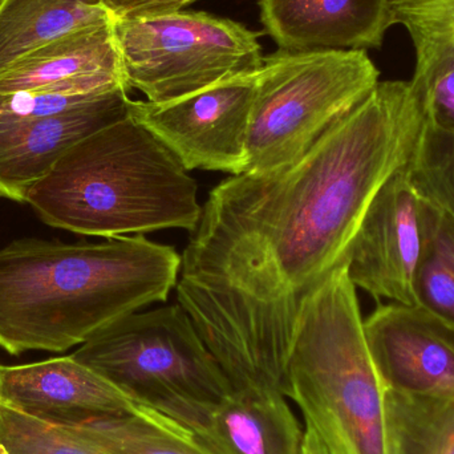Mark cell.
Listing matches in <instances>:
<instances>
[{
	"instance_id": "cell-17",
	"label": "cell",
	"mask_w": 454,
	"mask_h": 454,
	"mask_svg": "<svg viewBox=\"0 0 454 454\" xmlns=\"http://www.w3.org/2000/svg\"><path fill=\"white\" fill-rule=\"evenodd\" d=\"M114 21L103 0H4L0 8V74L48 43Z\"/></svg>"
},
{
	"instance_id": "cell-2",
	"label": "cell",
	"mask_w": 454,
	"mask_h": 454,
	"mask_svg": "<svg viewBox=\"0 0 454 454\" xmlns=\"http://www.w3.org/2000/svg\"><path fill=\"white\" fill-rule=\"evenodd\" d=\"M181 255L144 235L100 243L26 238L0 248V348L12 356L82 346L177 286Z\"/></svg>"
},
{
	"instance_id": "cell-22",
	"label": "cell",
	"mask_w": 454,
	"mask_h": 454,
	"mask_svg": "<svg viewBox=\"0 0 454 454\" xmlns=\"http://www.w3.org/2000/svg\"><path fill=\"white\" fill-rule=\"evenodd\" d=\"M411 80L420 88L427 122L454 137V50L416 60Z\"/></svg>"
},
{
	"instance_id": "cell-9",
	"label": "cell",
	"mask_w": 454,
	"mask_h": 454,
	"mask_svg": "<svg viewBox=\"0 0 454 454\" xmlns=\"http://www.w3.org/2000/svg\"><path fill=\"white\" fill-rule=\"evenodd\" d=\"M420 193L411 161L373 197L347 253L355 287L391 303L416 304V274L423 250Z\"/></svg>"
},
{
	"instance_id": "cell-14",
	"label": "cell",
	"mask_w": 454,
	"mask_h": 454,
	"mask_svg": "<svg viewBox=\"0 0 454 454\" xmlns=\"http://www.w3.org/2000/svg\"><path fill=\"white\" fill-rule=\"evenodd\" d=\"M112 26L74 32L21 56L0 74V93L60 90L103 95L128 90Z\"/></svg>"
},
{
	"instance_id": "cell-20",
	"label": "cell",
	"mask_w": 454,
	"mask_h": 454,
	"mask_svg": "<svg viewBox=\"0 0 454 454\" xmlns=\"http://www.w3.org/2000/svg\"><path fill=\"white\" fill-rule=\"evenodd\" d=\"M0 454H108L69 427L47 423L0 403Z\"/></svg>"
},
{
	"instance_id": "cell-16",
	"label": "cell",
	"mask_w": 454,
	"mask_h": 454,
	"mask_svg": "<svg viewBox=\"0 0 454 454\" xmlns=\"http://www.w3.org/2000/svg\"><path fill=\"white\" fill-rule=\"evenodd\" d=\"M215 454H301L304 431L278 389H232L196 434Z\"/></svg>"
},
{
	"instance_id": "cell-8",
	"label": "cell",
	"mask_w": 454,
	"mask_h": 454,
	"mask_svg": "<svg viewBox=\"0 0 454 454\" xmlns=\"http://www.w3.org/2000/svg\"><path fill=\"white\" fill-rule=\"evenodd\" d=\"M258 72L165 103L129 101V116L186 168L242 175Z\"/></svg>"
},
{
	"instance_id": "cell-24",
	"label": "cell",
	"mask_w": 454,
	"mask_h": 454,
	"mask_svg": "<svg viewBox=\"0 0 454 454\" xmlns=\"http://www.w3.org/2000/svg\"><path fill=\"white\" fill-rule=\"evenodd\" d=\"M427 130H428L429 136H431L432 141L436 146L437 153H439L442 167H444L445 173H447L454 197V137L439 132V130L432 128L428 122H427Z\"/></svg>"
},
{
	"instance_id": "cell-26",
	"label": "cell",
	"mask_w": 454,
	"mask_h": 454,
	"mask_svg": "<svg viewBox=\"0 0 454 454\" xmlns=\"http://www.w3.org/2000/svg\"><path fill=\"white\" fill-rule=\"evenodd\" d=\"M3 3H4V0H0V8H2Z\"/></svg>"
},
{
	"instance_id": "cell-18",
	"label": "cell",
	"mask_w": 454,
	"mask_h": 454,
	"mask_svg": "<svg viewBox=\"0 0 454 454\" xmlns=\"http://www.w3.org/2000/svg\"><path fill=\"white\" fill-rule=\"evenodd\" d=\"M69 428L108 454H215L193 431L143 405Z\"/></svg>"
},
{
	"instance_id": "cell-3",
	"label": "cell",
	"mask_w": 454,
	"mask_h": 454,
	"mask_svg": "<svg viewBox=\"0 0 454 454\" xmlns=\"http://www.w3.org/2000/svg\"><path fill=\"white\" fill-rule=\"evenodd\" d=\"M27 204L45 225L106 239L192 232L202 215L197 181L129 114L72 146Z\"/></svg>"
},
{
	"instance_id": "cell-23",
	"label": "cell",
	"mask_w": 454,
	"mask_h": 454,
	"mask_svg": "<svg viewBox=\"0 0 454 454\" xmlns=\"http://www.w3.org/2000/svg\"><path fill=\"white\" fill-rule=\"evenodd\" d=\"M114 18H140L178 12L197 0H103Z\"/></svg>"
},
{
	"instance_id": "cell-12",
	"label": "cell",
	"mask_w": 454,
	"mask_h": 454,
	"mask_svg": "<svg viewBox=\"0 0 454 454\" xmlns=\"http://www.w3.org/2000/svg\"><path fill=\"white\" fill-rule=\"evenodd\" d=\"M0 403L56 426L74 427L137 405L72 355L21 365L0 364Z\"/></svg>"
},
{
	"instance_id": "cell-25",
	"label": "cell",
	"mask_w": 454,
	"mask_h": 454,
	"mask_svg": "<svg viewBox=\"0 0 454 454\" xmlns=\"http://www.w3.org/2000/svg\"><path fill=\"white\" fill-rule=\"evenodd\" d=\"M301 454H330L319 437L309 428H304V444Z\"/></svg>"
},
{
	"instance_id": "cell-21",
	"label": "cell",
	"mask_w": 454,
	"mask_h": 454,
	"mask_svg": "<svg viewBox=\"0 0 454 454\" xmlns=\"http://www.w3.org/2000/svg\"><path fill=\"white\" fill-rule=\"evenodd\" d=\"M389 16L407 29L416 60L454 50V0H389Z\"/></svg>"
},
{
	"instance_id": "cell-10",
	"label": "cell",
	"mask_w": 454,
	"mask_h": 454,
	"mask_svg": "<svg viewBox=\"0 0 454 454\" xmlns=\"http://www.w3.org/2000/svg\"><path fill=\"white\" fill-rule=\"evenodd\" d=\"M387 392L454 400V327L419 304H381L364 320Z\"/></svg>"
},
{
	"instance_id": "cell-5",
	"label": "cell",
	"mask_w": 454,
	"mask_h": 454,
	"mask_svg": "<svg viewBox=\"0 0 454 454\" xmlns=\"http://www.w3.org/2000/svg\"><path fill=\"white\" fill-rule=\"evenodd\" d=\"M136 405L151 408L199 434L231 384L178 304L133 312L72 354Z\"/></svg>"
},
{
	"instance_id": "cell-1",
	"label": "cell",
	"mask_w": 454,
	"mask_h": 454,
	"mask_svg": "<svg viewBox=\"0 0 454 454\" xmlns=\"http://www.w3.org/2000/svg\"><path fill=\"white\" fill-rule=\"evenodd\" d=\"M426 121L415 82H379L290 167L231 176L210 192L176 291L232 389L282 392L304 301L346 262Z\"/></svg>"
},
{
	"instance_id": "cell-7",
	"label": "cell",
	"mask_w": 454,
	"mask_h": 454,
	"mask_svg": "<svg viewBox=\"0 0 454 454\" xmlns=\"http://www.w3.org/2000/svg\"><path fill=\"white\" fill-rule=\"evenodd\" d=\"M112 29L125 85L152 103L256 74L263 63L261 34L207 12L114 18Z\"/></svg>"
},
{
	"instance_id": "cell-19",
	"label": "cell",
	"mask_w": 454,
	"mask_h": 454,
	"mask_svg": "<svg viewBox=\"0 0 454 454\" xmlns=\"http://www.w3.org/2000/svg\"><path fill=\"white\" fill-rule=\"evenodd\" d=\"M388 454H454V400L387 392Z\"/></svg>"
},
{
	"instance_id": "cell-6",
	"label": "cell",
	"mask_w": 454,
	"mask_h": 454,
	"mask_svg": "<svg viewBox=\"0 0 454 454\" xmlns=\"http://www.w3.org/2000/svg\"><path fill=\"white\" fill-rule=\"evenodd\" d=\"M380 82L367 51L279 50L263 58L246 141V169L267 175L301 160Z\"/></svg>"
},
{
	"instance_id": "cell-11",
	"label": "cell",
	"mask_w": 454,
	"mask_h": 454,
	"mask_svg": "<svg viewBox=\"0 0 454 454\" xmlns=\"http://www.w3.org/2000/svg\"><path fill=\"white\" fill-rule=\"evenodd\" d=\"M128 90H114L63 114L0 129V199L27 204L34 186L80 140L129 114Z\"/></svg>"
},
{
	"instance_id": "cell-15",
	"label": "cell",
	"mask_w": 454,
	"mask_h": 454,
	"mask_svg": "<svg viewBox=\"0 0 454 454\" xmlns=\"http://www.w3.org/2000/svg\"><path fill=\"white\" fill-rule=\"evenodd\" d=\"M420 193L424 242L416 274V304L454 327V197L434 146L420 138L411 160Z\"/></svg>"
},
{
	"instance_id": "cell-13",
	"label": "cell",
	"mask_w": 454,
	"mask_h": 454,
	"mask_svg": "<svg viewBox=\"0 0 454 454\" xmlns=\"http://www.w3.org/2000/svg\"><path fill=\"white\" fill-rule=\"evenodd\" d=\"M264 31L290 52L368 51L392 27L389 0H259Z\"/></svg>"
},
{
	"instance_id": "cell-4",
	"label": "cell",
	"mask_w": 454,
	"mask_h": 454,
	"mask_svg": "<svg viewBox=\"0 0 454 454\" xmlns=\"http://www.w3.org/2000/svg\"><path fill=\"white\" fill-rule=\"evenodd\" d=\"M282 394L330 454H388L387 391L373 364L347 262L306 299Z\"/></svg>"
}]
</instances>
